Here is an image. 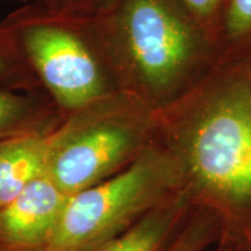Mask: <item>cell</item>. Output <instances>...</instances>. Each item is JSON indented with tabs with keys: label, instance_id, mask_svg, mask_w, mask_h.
Wrapping results in <instances>:
<instances>
[{
	"label": "cell",
	"instance_id": "6da1fadb",
	"mask_svg": "<svg viewBox=\"0 0 251 251\" xmlns=\"http://www.w3.org/2000/svg\"><path fill=\"white\" fill-rule=\"evenodd\" d=\"M170 163L146 151L101 183L69 197L47 251H96L153 209L175 183Z\"/></svg>",
	"mask_w": 251,
	"mask_h": 251
},
{
	"label": "cell",
	"instance_id": "7a4b0ae2",
	"mask_svg": "<svg viewBox=\"0 0 251 251\" xmlns=\"http://www.w3.org/2000/svg\"><path fill=\"white\" fill-rule=\"evenodd\" d=\"M80 14L25 7L1 26L9 33L59 108L71 114L93 105L103 94L99 64L79 35ZM8 37V36H7ZM11 42V43H12Z\"/></svg>",
	"mask_w": 251,
	"mask_h": 251
},
{
	"label": "cell",
	"instance_id": "3957f363",
	"mask_svg": "<svg viewBox=\"0 0 251 251\" xmlns=\"http://www.w3.org/2000/svg\"><path fill=\"white\" fill-rule=\"evenodd\" d=\"M186 161L198 185L231 214L251 206L249 94H228L206 113L188 141Z\"/></svg>",
	"mask_w": 251,
	"mask_h": 251
},
{
	"label": "cell",
	"instance_id": "277c9868",
	"mask_svg": "<svg viewBox=\"0 0 251 251\" xmlns=\"http://www.w3.org/2000/svg\"><path fill=\"white\" fill-rule=\"evenodd\" d=\"M140 134L122 122H87L78 113L63 120L56 130L47 175L67 196L101 183L139 149ZM121 171V170H120Z\"/></svg>",
	"mask_w": 251,
	"mask_h": 251
},
{
	"label": "cell",
	"instance_id": "5b68a950",
	"mask_svg": "<svg viewBox=\"0 0 251 251\" xmlns=\"http://www.w3.org/2000/svg\"><path fill=\"white\" fill-rule=\"evenodd\" d=\"M119 29L135 70L151 87L165 86L183 67L190 36L170 0H114Z\"/></svg>",
	"mask_w": 251,
	"mask_h": 251
},
{
	"label": "cell",
	"instance_id": "8992f818",
	"mask_svg": "<svg viewBox=\"0 0 251 251\" xmlns=\"http://www.w3.org/2000/svg\"><path fill=\"white\" fill-rule=\"evenodd\" d=\"M69 196L43 175L0 207V246L19 249L48 247Z\"/></svg>",
	"mask_w": 251,
	"mask_h": 251
},
{
	"label": "cell",
	"instance_id": "52a82bcc",
	"mask_svg": "<svg viewBox=\"0 0 251 251\" xmlns=\"http://www.w3.org/2000/svg\"><path fill=\"white\" fill-rule=\"evenodd\" d=\"M58 126L0 141V207L47 174Z\"/></svg>",
	"mask_w": 251,
	"mask_h": 251
},
{
	"label": "cell",
	"instance_id": "ba28073f",
	"mask_svg": "<svg viewBox=\"0 0 251 251\" xmlns=\"http://www.w3.org/2000/svg\"><path fill=\"white\" fill-rule=\"evenodd\" d=\"M183 214L179 203L158 207L96 251H159L181 227Z\"/></svg>",
	"mask_w": 251,
	"mask_h": 251
},
{
	"label": "cell",
	"instance_id": "9c48e42d",
	"mask_svg": "<svg viewBox=\"0 0 251 251\" xmlns=\"http://www.w3.org/2000/svg\"><path fill=\"white\" fill-rule=\"evenodd\" d=\"M54 112L36 98L0 87V141L55 128Z\"/></svg>",
	"mask_w": 251,
	"mask_h": 251
},
{
	"label": "cell",
	"instance_id": "30bf717a",
	"mask_svg": "<svg viewBox=\"0 0 251 251\" xmlns=\"http://www.w3.org/2000/svg\"><path fill=\"white\" fill-rule=\"evenodd\" d=\"M220 224L211 219L193 220L181 225L177 233L159 251H206L220 236H222Z\"/></svg>",
	"mask_w": 251,
	"mask_h": 251
},
{
	"label": "cell",
	"instance_id": "8fae6325",
	"mask_svg": "<svg viewBox=\"0 0 251 251\" xmlns=\"http://www.w3.org/2000/svg\"><path fill=\"white\" fill-rule=\"evenodd\" d=\"M226 21L231 35L249 31L251 29V0H229Z\"/></svg>",
	"mask_w": 251,
	"mask_h": 251
},
{
	"label": "cell",
	"instance_id": "7c38bea8",
	"mask_svg": "<svg viewBox=\"0 0 251 251\" xmlns=\"http://www.w3.org/2000/svg\"><path fill=\"white\" fill-rule=\"evenodd\" d=\"M0 81L11 80L14 78L15 80L26 81L21 79L20 75L23 69H21V63L24 62L23 58H18L15 56V48L9 42L5 33L0 29Z\"/></svg>",
	"mask_w": 251,
	"mask_h": 251
},
{
	"label": "cell",
	"instance_id": "4fadbf2b",
	"mask_svg": "<svg viewBox=\"0 0 251 251\" xmlns=\"http://www.w3.org/2000/svg\"><path fill=\"white\" fill-rule=\"evenodd\" d=\"M106 0H36L37 4L50 11L67 14H83L92 11L100 2Z\"/></svg>",
	"mask_w": 251,
	"mask_h": 251
},
{
	"label": "cell",
	"instance_id": "5bb4252c",
	"mask_svg": "<svg viewBox=\"0 0 251 251\" xmlns=\"http://www.w3.org/2000/svg\"><path fill=\"white\" fill-rule=\"evenodd\" d=\"M188 11L199 17H209L218 9L224 0H179Z\"/></svg>",
	"mask_w": 251,
	"mask_h": 251
},
{
	"label": "cell",
	"instance_id": "9a60e30c",
	"mask_svg": "<svg viewBox=\"0 0 251 251\" xmlns=\"http://www.w3.org/2000/svg\"><path fill=\"white\" fill-rule=\"evenodd\" d=\"M235 240L241 241V242L244 243L243 251H251V233L242 235V236L235 237Z\"/></svg>",
	"mask_w": 251,
	"mask_h": 251
},
{
	"label": "cell",
	"instance_id": "2e32d148",
	"mask_svg": "<svg viewBox=\"0 0 251 251\" xmlns=\"http://www.w3.org/2000/svg\"><path fill=\"white\" fill-rule=\"evenodd\" d=\"M0 251H47L46 248H36V249H19V248H8L0 246Z\"/></svg>",
	"mask_w": 251,
	"mask_h": 251
},
{
	"label": "cell",
	"instance_id": "e0dca14e",
	"mask_svg": "<svg viewBox=\"0 0 251 251\" xmlns=\"http://www.w3.org/2000/svg\"><path fill=\"white\" fill-rule=\"evenodd\" d=\"M20 1H29V0H20Z\"/></svg>",
	"mask_w": 251,
	"mask_h": 251
},
{
	"label": "cell",
	"instance_id": "ac0fdd59",
	"mask_svg": "<svg viewBox=\"0 0 251 251\" xmlns=\"http://www.w3.org/2000/svg\"><path fill=\"white\" fill-rule=\"evenodd\" d=\"M220 251H227V250H220Z\"/></svg>",
	"mask_w": 251,
	"mask_h": 251
}]
</instances>
